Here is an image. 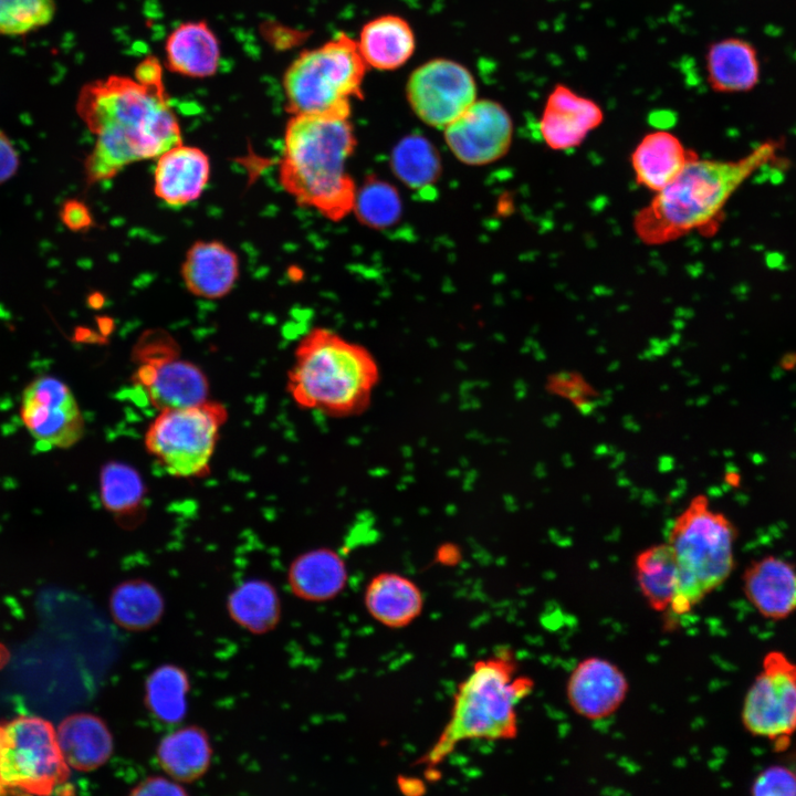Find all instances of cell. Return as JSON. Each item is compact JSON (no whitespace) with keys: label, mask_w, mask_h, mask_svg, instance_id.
I'll return each mask as SVG.
<instances>
[{"label":"cell","mask_w":796,"mask_h":796,"mask_svg":"<svg viewBox=\"0 0 796 796\" xmlns=\"http://www.w3.org/2000/svg\"><path fill=\"white\" fill-rule=\"evenodd\" d=\"M75 108L96 137L84 160L90 185L115 177L129 164L158 158L181 144L180 125L155 56L140 61L134 77L114 74L87 82L78 92Z\"/></svg>","instance_id":"obj_1"},{"label":"cell","mask_w":796,"mask_h":796,"mask_svg":"<svg viewBox=\"0 0 796 796\" xmlns=\"http://www.w3.org/2000/svg\"><path fill=\"white\" fill-rule=\"evenodd\" d=\"M357 140L348 118L291 115L279 167L283 189L332 221L353 212L357 186L347 164Z\"/></svg>","instance_id":"obj_2"},{"label":"cell","mask_w":796,"mask_h":796,"mask_svg":"<svg viewBox=\"0 0 796 796\" xmlns=\"http://www.w3.org/2000/svg\"><path fill=\"white\" fill-rule=\"evenodd\" d=\"M777 145L766 143L739 160L701 159L696 155L633 219L637 237L658 245L716 221L729 199L758 168L773 158Z\"/></svg>","instance_id":"obj_3"},{"label":"cell","mask_w":796,"mask_h":796,"mask_svg":"<svg viewBox=\"0 0 796 796\" xmlns=\"http://www.w3.org/2000/svg\"><path fill=\"white\" fill-rule=\"evenodd\" d=\"M534 689V680L519 673L510 649L478 660L454 693L450 718L434 744L417 764L434 767L464 741H507L519 734L516 708Z\"/></svg>","instance_id":"obj_4"},{"label":"cell","mask_w":796,"mask_h":796,"mask_svg":"<svg viewBox=\"0 0 796 796\" xmlns=\"http://www.w3.org/2000/svg\"><path fill=\"white\" fill-rule=\"evenodd\" d=\"M378 381V364L366 347L315 327L297 344L287 390L304 409L348 417L369 406Z\"/></svg>","instance_id":"obj_5"},{"label":"cell","mask_w":796,"mask_h":796,"mask_svg":"<svg viewBox=\"0 0 796 796\" xmlns=\"http://www.w3.org/2000/svg\"><path fill=\"white\" fill-rule=\"evenodd\" d=\"M736 538L733 522L703 494L692 498L673 519L667 543L678 565L680 587L670 614H689L730 577Z\"/></svg>","instance_id":"obj_6"},{"label":"cell","mask_w":796,"mask_h":796,"mask_svg":"<svg viewBox=\"0 0 796 796\" xmlns=\"http://www.w3.org/2000/svg\"><path fill=\"white\" fill-rule=\"evenodd\" d=\"M366 69L357 41L345 33L303 51L283 75L286 111L348 118L352 100L363 97Z\"/></svg>","instance_id":"obj_7"},{"label":"cell","mask_w":796,"mask_h":796,"mask_svg":"<svg viewBox=\"0 0 796 796\" xmlns=\"http://www.w3.org/2000/svg\"><path fill=\"white\" fill-rule=\"evenodd\" d=\"M67 776L69 765L50 722L18 716L0 723V794L49 795Z\"/></svg>","instance_id":"obj_8"},{"label":"cell","mask_w":796,"mask_h":796,"mask_svg":"<svg viewBox=\"0 0 796 796\" xmlns=\"http://www.w3.org/2000/svg\"><path fill=\"white\" fill-rule=\"evenodd\" d=\"M227 418L224 406L210 400L160 410L146 431V449L174 476L203 475Z\"/></svg>","instance_id":"obj_9"},{"label":"cell","mask_w":796,"mask_h":796,"mask_svg":"<svg viewBox=\"0 0 796 796\" xmlns=\"http://www.w3.org/2000/svg\"><path fill=\"white\" fill-rule=\"evenodd\" d=\"M741 716L750 734L774 742L778 751L786 748L796 732V662L779 650L767 652Z\"/></svg>","instance_id":"obj_10"},{"label":"cell","mask_w":796,"mask_h":796,"mask_svg":"<svg viewBox=\"0 0 796 796\" xmlns=\"http://www.w3.org/2000/svg\"><path fill=\"white\" fill-rule=\"evenodd\" d=\"M21 420L44 449H67L84 436L85 422L70 387L52 375L33 378L23 389Z\"/></svg>","instance_id":"obj_11"},{"label":"cell","mask_w":796,"mask_h":796,"mask_svg":"<svg viewBox=\"0 0 796 796\" xmlns=\"http://www.w3.org/2000/svg\"><path fill=\"white\" fill-rule=\"evenodd\" d=\"M407 101L425 124L443 129L476 101V84L462 64L434 59L418 66L407 82Z\"/></svg>","instance_id":"obj_12"},{"label":"cell","mask_w":796,"mask_h":796,"mask_svg":"<svg viewBox=\"0 0 796 796\" xmlns=\"http://www.w3.org/2000/svg\"><path fill=\"white\" fill-rule=\"evenodd\" d=\"M444 140L454 157L470 166L501 159L513 139V122L506 109L492 100H476L443 128Z\"/></svg>","instance_id":"obj_13"},{"label":"cell","mask_w":796,"mask_h":796,"mask_svg":"<svg viewBox=\"0 0 796 796\" xmlns=\"http://www.w3.org/2000/svg\"><path fill=\"white\" fill-rule=\"evenodd\" d=\"M155 345L142 349L144 364L137 371V380L144 386L150 404L160 410L199 405L208 400L209 384L202 370L190 362L169 353L166 336H160L159 353Z\"/></svg>","instance_id":"obj_14"},{"label":"cell","mask_w":796,"mask_h":796,"mask_svg":"<svg viewBox=\"0 0 796 796\" xmlns=\"http://www.w3.org/2000/svg\"><path fill=\"white\" fill-rule=\"evenodd\" d=\"M629 681L610 660L591 656L580 660L566 683L570 709L580 718L598 721L612 715L625 702Z\"/></svg>","instance_id":"obj_15"},{"label":"cell","mask_w":796,"mask_h":796,"mask_svg":"<svg viewBox=\"0 0 796 796\" xmlns=\"http://www.w3.org/2000/svg\"><path fill=\"white\" fill-rule=\"evenodd\" d=\"M603 119L604 113L597 103L557 84L546 100L540 134L551 149L568 150L579 146Z\"/></svg>","instance_id":"obj_16"},{"label":"cell","mask_w":796,"mask_h":796,"mask_svg":"<svg viewBox=\"0 0 796 796\" xmlns=\"http://www.w3.org/2000/svg\"><path fill=\"white\" fill-rule=\"evenodd\" d=\"M743 593L764 618L782 620L796 611V565L766 555L752 561L742 576Z\"/></svg>","instance_id":"obj_17"},{"label":"cell","mask_w":796,"mask_h":796,"mask_svg":"<svg viewBox=\"0 0 796 796\" xmlns=\"http://www.w3.org/2000/svg\"><path fill=\"white\" fill-rule=\"evenodd\" d=\"M209 177L208 156L200 148L181 143L158 157L154 191L166 205L184 207L201 196Z\"/></svg>","instance_id":"obj_18"},{"label":"cell","mask_w":796,"mask_h":796,"mask_svg":"<svg viewBox=\"0 0 796 796\" xmlns=\"http://www.w3.org/2000/svg\"><path fill=\"white\" fill-rule=\"evenodd\" d=\"M181 276L187 290L203 298H220L239 276L238 255L219 241H197L186 253Z\"/></svg>","instance_id":"obj_19"},{"label":"cell","mask_w":796,"mask_h":796,"mask_svg":"<svg viewBox=\"0 0 796 796\" xmlns=\"http://www.w3.org/2000/svg\"><path fill=\"white\" fill-rule=\"evenodd\" d=\"M166 67L195 78L212 76L220 63V43L205 20L187 21L175 28L165 43Z\"/></svg>","instance_id":"obj_20"},{"label":"cell","mask_w":796,"mask_h":796,"mask_svg":"<svg viewBox=\"0 0 796 796\" xmlns=\"http://www.w3.org/2000/svg\"><path fill=\"white\" fill-rule=\"evenodd\" d=\"M696 154L673 134L659 129L643 136L631 154L636 181L654 192L668 186Z\"/></svg>","instance_id":"obj_21"},{"label":"cell","mask_w":796,"mask_h":796,"mask_svg":"<svg viewBox=\"0 0 796 796\" xmlns=\"http://www.w3.org/2000/svg\"><path fill=\"white\" fill-rule=\"evenodd\" d=\"M364 604L368 614L389 628H402L418 618L423 596L418 585L397 573H380L366 586Z\"/></svg>","instance_id":"obj_22"},{"label":"cell","mask_w":796,"mask_h":796,"mask_svg":"<svg viewBox=\"0 0 796 796\" xmlns=\"http://www.w3.org/2000/svg\"><path fill=\"white\" fill-rule=\"evenodd\" d=\"M347 566L331 548H315L296 557L289 570L291 589L308 601H326L337 597L346 587Z\"/></svg>","instance_id":"obj_23"},{"label":"cell","mask_w":796,"mask_h":796,"mask_svg":"<svg viewBox=\"0 0 796 796\" xmlns=\"http://www.w3.org/2000/svg\"><path fill=\"white\" fill-rule=\"evenodd\" d=\"M357 45L367 66L389 71L400 67L410 59L416 41L415 33L405 19L386 14L363 27Z\"/></svg>","instance_id":"obj_24"},{"label":"cell","mask_w":796,"mask_h":796,"mask_svg":"<svg viewBox=\"0 0 796 796\" xmlns=\"http://www.w3.org/2000/svg\"><path fill=\"white\" fill-rule=\"evenodd\" d=\"M708 82L721 93L752 90L760 78L755 49L744 40L729 38L709 46L706 53Z\"/></svg>","instance_id":"obj_25"},{"label":"cell","mask_w":796,"mask_h":796,"mask_svg":"<svg viewBox=\"0 0 796 796\" xmlns=\"http://www.w3.org/2000/svg\"><path fill=\"white\" fill-rule=\"evenodd\" d=\"M57 742L66 764L78 771H91L104 764L113 750L109 731L91 714L66 718L56 730Z\"/></svg>","instance_id":"obj_26"},{"label":"cell","mask_w":796,"mask_h":796,"mask_svg":"<svg viewBox=\"0 0 796 796\" xmlns=\"http://www.w3.org/2000/svg\"><path fill=\"white\" fill-rule=\"evenodd\" d=\"M633 568L638 588L649 607L670 612L679 593L680 577L669 544H654L639 552Z\"/></svg>","instance_id":"obj_27"},{"label":"cell","mask_w":796,"mask_h":796,"mask_svg":"<svg viewBox=\"0 0 796 796\" xmlns=\"http://www.w3.org/2000/svg\"><path fill=\"white\" fill-rule=\"evenodd\" d=\"M206 735L196 727H186L167 735L158 750L161 766L174 777L190 781L199 777L210 761Z\"/></svg>","instance_id":"obj_28"},{"label":"cell","mask_w":796,"mask_h":796,"mask_svg":"<svg viewBox=\"0 0 796 796\" xmlns=\"http://www.w3.org/2000/svg\"><path fill=\"white\" fill-rule=\"evenodd\" d=\"M390 166L396 176L412 189L432 186L441 171L436 147L423 136L415 134L406 136L395 146Z\"/></svg>","instance_id":"obj_29"},{"label":"cell","mask_w":796,"mask_h":796,"mask_svg":"<svg viewBox=\"0 0 796 796\" xmlns=\"http://www.w3.org/2000/svg\"><path fill=\"white\" fill-rule=\"evenodd\" d=\"M229 609L231 616L241 626L255 632H263L277 622L280 600L270 584L249 580L231 594Z\"/></svg>","instance_id":"obj_30"},{"label":"cell","mask_w":796,"mask_h":796,"mask_svg":"<svg viewBox=\"0 0 796 796\" xmlns=\"http://www.w3.org/2000/svg\"><path fill=\"white\" fill-rule=\"evenodd\" d=\"M163 606V599L155 587L142 580L119 585L111 599L115 620L128 629L153 626L159 619Z\"/></svg>","instance_id":"obj_31"},{"label":"cell","mask_w":796,"mask_h":796,"mask_svg":"<svg viewBox=\"0 0 796 796\" xmlns=\"http://www.w3.org/2000/svg\"><path fill=\"white\" fill-rule=\"evenodd\" d=\"M101 499L107 511L127 517L144 503L145 488L138 472L121 462H108L100 475Z\"/></svg>","instance_id":"obj_32"},{"label":"cell","mask_w":796,"mask_h":796,"mask_svg":"<svg viewBox=\"0 0 796 796\" xmlns=\"http://www.w3.org/2000/svg\"><path fill=\"white\" fill-rule=\"evenodd\" d=\"M353 212L363 224L386 229L401 214L398 190L385 180L369 177L360 188L357 187Z\"/></svg>","instance_id":"obj_33"},{"label":"cell","mask_w":796,"mask_h":796,"mask_svg":"<svg viewBox=\"0 0 796 796\" xmlns=\"http://www.w3.org/2000/svg\"><path fill=\"white\" fill-rule=\"evenodd\" d=\"M188 682L186 674L174 666L155 670L147 682V700L151 712L161 721L175 723L186 713Z\"/></svg>","instance_id":"obj_34"},{"label":"cell","mask_w":796,"mask_h":796,"mask_svg":"<svg viewBox=\"0 0 796 796\" xmlns=\"http://www.w3.org/2000/svg\"><path fill=\"white\" fill-rule=\"evenodd\" d=\"M55 11V0H0V36L38 31L53 20Z\"/></svg>","instance_id":"obj_35"},{"label":"cell","mask_w":796,"mask_h":796,"mask_svg":"<svg viewBox=\"0 0 796 796\" xmlns=\"http://www.w3.org/2000/svg\"><path fill=\"white\" fill-rule=\"evenodd\" d=\"M755 796H796V772L784 766H769L752 783Z\"/></svg>","instance_id":"obj_36"},{"label":"cell","mask_w":796,"mask_h":796,"mask_svg":"<svg viewBox=\"0 0 796 796\" xmlns=\"http://www.w3.org/2000/svg\"><path fill=\"white\" fill-rule=\"evenodd\" d=\"M551 389L575 401V405L586 404L593 396V390L582 377L573 373H562L555 375L551 380Z\"/></svg>","instance_id":"obj_37"},{"label":"cell","mask_w":796,"mask_h":796,"mask_svg":"<svg viewBox=\"0 0 796 796\" xmlns=\"http://www.w3.org/2000/svg\"><path fill=\"white\" fill-rule=\"evenodd\" d=\"M59 217L61 222L71 231H86L93 224L92 213L88 207L78 199H67L60 208Z\"/></svg>","instance_id":"obj_38"},{"label":"cell","mask_w":796,"mask_h":796,"mask_svg":"<svg viewBox=\"0 0 796 796\" xmlns=\"http://www.w3.org/2000/svg\"><path fill=\"white\" fill-rule=\"evenodd\" d=\"M21 156L13 140L0 129V186L11 180L19 171Z\"/></svg>","instance_id":"obj_39"},{"label":"cell","mask_w":796,"mask_h":796,"mask_svg":"<svg viewBox=\"0 0 796 796\" xmlns=\"http://www.w3.org/2000/svg\"><path fill=\"white\" fill-rule=\"evenodd\" d=\"M135 793L147 795H176L184 794V790L170 781L154 778L145 782Z\"/></svg>","instance_id":"obj_40"},{"label":"cell","mask_w":796,"mask_h":796,"mask_svg":"<svg viewBox=\"0 0 796 796\" xmlns=\"http://www.w3.org/2000/svg\"><path fill=\"white\" fill-rule=\"evenodd\" d=\"M9 659L10 652L8 648L4 645L0 643V669H2L8 663Z\"/></svg>","instance_id":"obj_41"}]
</instances>
